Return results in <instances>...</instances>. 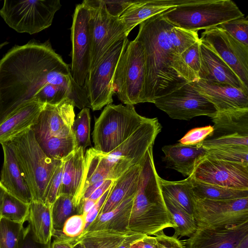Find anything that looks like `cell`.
I'll return each instance as SVG.
<instances>
[{
	"label": "cell",
	"instance_id": "1",
	"mask_svg": "<svg viewBox=\"0 0 248 248\" xmlns=\"http://www.w3.org/2000/svg\"><path fill=\"white\" fill-rule=\"evenodd\" d=\"M48 84L70 93L75 107L90 108L84 86L73 79L71 69L48 41L16 45L0 60V123L27 103Z\"/></svg>",
	"mask_w": 248,
	"mask_h": 248
},
{
	"label": "cell",
	"instance_id": "2",
	"mask_svg": "<svg viewBox=\"0 0 248 248\" xmlns=\"http://www.w3.org/2000/svg\"><path fill=\"white\" fill-rule=\"evenodd\" d=\"M173 25L163 13L152 16L140 24L136 39L144 52L146 78L144 103L155 100L180 88L187 82L176 72L178 56L174 54L169 37Z\"/></svg>",
	"mask_w": 248,
	"mask_h": 248
},
{
	"label": "cell",
	"instance_id": "3",
	"mask_svg": "<svg viewBox=\"0 0 248 248\" xmlns=\"http://www.w3.org/2000/svg\"><path fill=\"white\" fill-rule=\"evenodd\" d=\"M155 165L153 147L141 163L139 186L134 197L128 229L146 235L176 226L166 205Z\"/></svg>",
	"mask_w": 248,
	"mask_h": 248
},
{
	"label": "cell",
	"instance_id": "4",
	"mask_svg": "<svg viewBox=\"0 0 248 248\" xmlns=\"http://www.w3.org/2000/svg\"><path fill=\"white\" fill-rule=\"evenodd\" d=\"M9 141L31 191L32 201L44 202L47 186L62 160L47 156L31 128Z\"/></svg>",
	"mask_w": 248,
	"mask_h": 248
},
{
	"label": "cell",
	"instance_id": "5",
	"mask_svg": "<svg viewBox=\"0 0 248 248\" xmlns=\"http://www.w3.org/2000/svg\"><path fill=\"white\" fill-rule=\"evenodd\" d=\"M173 25L188 31L214 28L244 15L231 0H193L163 13Z\"/></svg>",
	"mask_w": 248,
	"mask_h": 248
},
{
	"label": "cell",
	"instance_id": "6",
	"mask_svg": "<svg viewBox=\"0 0 248 248\" xmlns=\"http://www.w3.org/2000/svg\"><path fill=\"white\" fill-rule=\"evenodd\" d=\"M148 119L139 114L134 105H107L95 119L92 133L93 148L103 154L109 153Z\"/></svg>",
	"mask_w": 248,
	"mask_h": 248
},
{
	"label": "cell",
	"instance_id": "7",
	"mask_svg": "<svg viewBox=\"0 0 248 248\" xmlns=\"http://www.w3.org/2000/svg\"><path fill=\"white\" fill-rule=\"evenodd\" d=\"M146 65L143 47L138 40L129 41L117 66L115 93L125 105L144 103Z\"/></svg>",
	"mask_w": 248,
	"mask_h": 248
},
{
	"label": "cell",
	"instance_id": "8",
	"mask_svg": "<svg viewBox=\"0 0 248 248\" xmlns=\"http://www.w3.org/2000/svg\"><path fill=\"white\" fill-rule=\"evenodd\" d=\"M61 7L59 0H5L0 16L17 32L33 34L50 27Z\"/></svg>",
	"mask_w": 248,
	"mask_h": 248
},
{
	"label": "cell",
	"instance_id": "9",
	"mask_svg": "<svg viewBox=\"0 0 248 248\" xmlns=\"http://www.w3.org/2000/svg\"><path fill=\"white\" fill-rule=\"evenodd\" d=\"M161 129L157 118H149L118 147L104 154L111 170L110 179L116 180L129 168L142 162Z\"/></svg>",
	"mask_w": 248,
	"mask_h": 248
},
{
	"label": "cell",
	"instance_id": "10",
	"mask_svg": "<svg viewBox=\"0 0 248 248\" xmlns=\"http://www.w3.org/2000/svg\"><path fill=\"white\" fill-rule=\"evenodd\" d=\"M129 41L127 37L116 43L89 72L84 86L93 110H100L113 102L115 71Z\"/></svg>",
	"mask_w": 248,
	"mask_h": 248
},
{
	"label": "cell",
	"instance_id": "11",
	"mask_svg": "<svg viewBox=\"0 0 248 248\" xmlns=\"http://www.w3.org/2000/svg\"><path fill=\"white\" fill-rule=\"evenodd\" d=\"M90 12L92 36L91 63L89 71L117 42L127 37L125 27L119 17L107 12L103 0H85Z\"/></svg>",
	"mask_w": 248,
	"mask_h": 248
},
{
	"label": "cell",
	"instance_id": "12",
	"mask_svg": "<svg viewBox=\"0 0 248 248\" xmlns=\"http://www.w3.org/2000/svg\"><path fill=\"white\" fill-rule=\"evenodd\" d=\"M194 218L198 227L214 228L248 221V197L226 200L195 199Z\"/></svg>",
	"mask_w": 248,
	"mask_h": 248
},
{
	"label": "cell",
	"instance_id": "13",
	"mask_svg": "<svg viewBox=\"0 0 248 248\" xmlns=\"http://www.w3.org/2000/svg\"><path fill=\"white\" fill-rule=\"evenodd\" d=\"M71 31V74L76 83L83 87L91 66L92 45L90 12L83 1L75 8Z\"/></svg>",
	"mask_w": 248,
	"mask_h": 248
},
{
	"label": "cell",
	"instance_id": "14",
	"mask_svg": "<svg viewBox=\"0 0 248 248\" xmlns=\"http://www.w3.org/2000/svg\"><path fill=\"white\" fill-rule=\"evenodd\" d=\"M200 40L233 71L248 90V46L218 27L205 30Z\"/></svg>",
	"mask_w": 248,
	"mask_h": 248
},
{
	"label": "cell",
	"instance_id": "15",
	"mask_svg": "<svg viewBox=\"0 0 248 248\" xmlns=\"http://www.w3.org/2000/svg\"><path fill=\"white\" fill-rule=\"evenodd\" d=\"M154 104L173 119L189 120L199 116L211 118L217 112L214 105L201 95L191 82L156 98Z\"/></svg>",
	"mask_w": 248,
	"mask_h": 248
},
{
	"label": "cell",
	"instance_id": "16",
	"mask_svg": "<svg viewBox=\"0 0 248 248\" xmlns=\"http://www.w3.org/2000/svg\"><path fill=\"white\" fill-rule=\"evenodd\" d=\"M193 177L221 186L248 189V165L205 156L196 167Z\"/></svg>",
	"mask_w": 248,
	"mask_h": 248
},
{
	"label": "cell",
	"instance_id": "17",
	"mask_svg": "<svg viewBox=\"0 0 248 248\" xmlns=\"http://www.w3.org/2000/svg\"><path fill=\"white\" fill-rule=\"evenodd\" d=\"M75 105L67 98L57 105L45 104L37 121L31 128L37 140L50 138H66L73 135Z\"/></svg>",
	"mask_w": 248,
	"mask_h": 248
},
{
	"label": "cell",
	"instance_id": "18",
	"mask_svg": "<svg viewBox=\"0 0 248 248\" xmlns=\"http://www.w3.org/2000/svg\"><path fill=\"white\" fill-rule=\"evenodd\" d=\"M186 248H248V221L235 225L198 227Z\"/></svg>",
	"mask_w": 248,
	"mask_h": 248
},
{
	"label": "cell",
	"instance_id": "19",
	"mask_svg": "<svg viewBox=\"0 0 248 248\" xmlns=\"http://www.w3.org/2000/svg\"><path fill=\"white\" fill-rule=\"evenodd\" d=\"M194 88L211 103L217 112L248 108V92L231 85L199 79Z\"/></svg>",
	"mask_w": 248,
	"mask_h": 248
},
{
	"label": "cell",
	"instance_id": "20",
	"mask_svg": "<svg viewBox=\"0 0 248 248\" xmlns=\"http://www.w3.org/2000/svg\"><path fill=\"white\" fill-rule=\"evenodd\" d=\"M1 145L4 159L0 184L6 191L30 204L32 201V195L11 145L9 141Z\"/></svg>",
	"mask_w": 248,
	"mask_h": 248
},
{
	"label": "cell",
	"instance_id": "21",
	"mask_svg": "<svg viewBox=\"0 0 248 248\" xmlns=\"http://www.w3.org/2000/svg\"><path fill=\"white\" fill-rule=\"evenodd\" d=\"M162 151L166 168L187 177L193 173L197 165L207 155V150L197 144L184 145L180 142L165 145Z\"/></svg>",
	"mask_w": 248,
	"mask_h": 248
},
{
	"label": "cell",
	"instance_id": "22",
	"mask_svg": "<svg viewBox=\"0 0 248 248\" xmlns=\"http://www.w3.org/2000/svg\"><path fill=\"white\" fill-rule=\"evenodd\" d=\"M200 54L199 79L229 84L248 92L233 71L201 41Z\"/></svg>",
	"mask_w": 248,
	"mask_h": 248
},
{
	"label": "cell",
	"instance_id": "23",
	"mask_svg": "<svg viewBox=\"0 0 248 248\" xmlns=\"http://www.w3.org/2000/svg\"><path fill=\"white\" fill-rule=\"evenodd\" d=\"M193 0H135L119 17L127 33L149 18Z\"/></svg>",
	"mask_w": 248,
	"mask_h": 248
},
{
	"label": "cell",
	"instance_id": "24",
	"mask_svg": "<svg viewBox=\"0 0 248 248\" xmlns=\"http://www.w3.org/2000/svg\"><path fill=\"white\" fill-rule=\"evenodd\" d=\"M211 118L213 131L206 138L248 137V108L217 112Z\"/></svg>",
	"mask_w": 248,
	"mask_h": 248
},
{
	"label": "cell",
	"instance_id": "25",
	"mask_svg": "<svg viewBox=\"0 0 248 248\" xmlns=\"http://www.w3.org/2000/svg\"><path fill=\"white\" fill-rule=\"evenodd\" d=\"M44 105L34 100L30 102L0 123V144L31 128L37 121Z\"/></svg>",
	"mask_w": 248,
	"mask_h": 248
},
{
	"label": "cell",
	"instance_id": "26",
	"mask_svg": "<svg viewBox=\"0 0 248 248\" xmlns=\"http://www.w3.org/2000/svg\"><path fill=\"white\" fill-rule=\"evenodd\" d=\"M142 162L129 168L114 181L98 215L112 210L124 201L135 196L139 186Z\"/></svg>",
	"mask_w": 248,
	"mask_h": 248
},
{
	"label": "cell",
	"instance_id": "27",
	"mask_svg": "<svg viewBox=\"0 0 248 248\" xmlns=\"http://www.w3.org/2000/svg\"><path fill=\"white\" fill-rule=\"evenodd\" d=\"M84 154L82 148L79 147L63 159V169L59 195L64 194L73 197L76 206L84 176Z\"/></svg>",
	"mask_w": 248,
	"mask_h": 248
},
{
	"label": "cell",
	"instance_id": "28",
	"mask_svg": "<svg viewBox=\"0 0 248 248\" xmlns=\"http://www.w3.org/2000/svg\"><path fill=\"white\" fill-rule=\"evenodd\" d=\"M134 197L124 201L109 212L98 215L85 229L84 233L101 230L130 232L128 226Z\"/></svg>",
	"mask_w": 248,
	"mask_h": 248
},
{
	"label": "cell",
	"instance_id": "29",
	"mask_svg": "<svg viewBox=\"0 0 248 248\" xmlns=\"http://www.w3.org/2000/svg\"><path fill=\"white\" fill-rule=\"evenodd\" d=\"M27 221L31 227L36 241L46 244L51 241L53 232L51 205L32 201L30 204Z\"/></svg>",
	"mask_w": 248,
	"mask_h": 248
},
{
	"label": "cell",
	"instance_id": "30",
	"mask_svg": "<svg viewBox=\"0 0 248 248\" xmlns=\"http://www.w3.org/2000/svg\"><path fill=\"white\" fill-rule=\"evenodd\" d=\"M103 155L93 147L88 149L84 154V172L81 190L76 202L78 209L80 197L86 188L97 182L110 179L111 170Z\"/></svg>",
	"mask_w": 248,
	"mask_h": 248
},
{
	"label": "cell",
	"instance_id": "31",
	"mask_svg": "<svg viewBox=\"0 0 248 248\" xmlns=\"http://www.w3.org/2000/svg\"><path fill=\"white\" fill-rule=\"evenodd\" d=\"M192 174L185 179L176 181L166 180L160 177L159 183L163 194L193 216L195 198L192 188Z\"/></svg>",
	"mask_w": 248,
	"mask_h": 248
},
{
	"label": "cell",
	"instance_id": "32",
	"mask_svg": "<svg viewBox=\"0 0 248 248\" xmlns=\"http://www.w3.org/2000/svg\"><path fill=\"white\" fill-rule=\"evenodd\" d=\"M195 199L226 200L248 197V189L228 188L192 179Z\"/></svg>",
	"mask_w": 248,
	"mask_h": 248
},
{
	"label": "cell",
	"instance_id": "33",
	"mask_svg": "<svg viewBox=\"0 0 248 248\" xmlns=\"http://www.w3.org/2000/svg\"><path fill=\"white\" fill-rule=\"evenodd\" d=\"M131 231L124 232L101 230L86 232L76 241H80L85 248H117Z\"/></svg>",
	"mask_w": 248,
	"mask_h": 248
},
{
	"label": "cell",
	"instance_id": "34",
	"mask_svg": "<svg viewBox=\"0 0 248 248\" xmlns=\"http://www.w3.org/2000/svg\"><path fill=\"white\" fill-rule=\"evenodd\" d=\"M200 44V40L194 43L179 55L177 60L175 70L187 82H193L199 79Z\"/></svg>",
	"mask_w": 248,
	"mask_h": 248
},
{
	"label": "cell",
	"instance_id": "35",
	"mask_svg": "<svg viewBox=\"0 0 248 248\" xmlns=\"http://www.w3.org/2000/svg\"><path fill=\"white\" fill-rule=\"evenodd\" d=\"M163 194V193H162ZM164 199L176 227L173 236L190 237L198 226L193 216L189 214L174 201L163 194Z\"/></svg>",
	"mask_w": 248,
	"mask_h": 248
},
{
	"label": "cell",
	"instance_id": "36",
	"mask_svg": "<svg viewBox=\"0 0 248 248\" xmlns=\"http://www.w3.org/2000/svg\"><path fill=\"white\" fill-rule=\"evenodd\" d=\"M73 199L71 196L60 194L51 204L52 236L61 232L64 223L69 217L79 214Z\"/></svg>",
	"mask_w": 248,
	"mask_h": 248
},
{
	"label": "cell",
	"instance_id": "37",
	"mask_svg": "<svg viewBox=\"0 0 248 248\" xmlns=\"http://www.w3.org/2000/svg\"><path fill=\"white\" fill-rule=\"evenodd\" d=\"M37 142L47 156L57 160H63L76 147L74 135L66 138H50Z\"/></svg>",
	"mask_w": 248,
	"mask_h": 248
},
{
	"label": "cell",
	"instance_id": "38",
	"mask_svg": "<svg viewBox=\"0 0 248 248\" xmlns=\"http://www.w3.org/2000/svg\"><path fill=\"white\" fill-rule=\"evenodd\" d=\"M30 204L24 202L5 191L0 208V218L21 224L27 221Z\"/></svg>",
	"mask_w": 248,
	"mask_h": 248
},
{
	"label": "cell",
	"instance_id": "39",
	"mask_svg": "<svg viewBox=\"0 0 248 248\" xmlns=\"http://www.w3.org/2000/svg\"><path fill=\"white\" fill-rule=\"evenodd\" d=\"M91 117L88 108H84L75 117L71 129L74 135L76 149L82 147L84 152L87 147L91 146L90 140Z\"/></svg>",
	"mask_w": 248,
	"mask_h": 248
},
{
	"label": "cell",
	"instance_id": "40",
	"mask_svg": "<svg viewBox=\"0 0 248 248\" xmlns=\"http://www.w3.org/2000/svg\"><path fill=\"white\" fill-rule=\"evenodd\" d=\"M207 150L206 156L226 161L248 165V147L233 145Z\"/></svg>",
	"mask_w": 248,
	"mask_h": 248
},
{
	"label": "cell",
	"instance_id": "41",
	"mask_svg": "<svg viewBox=\"0 0 248 248\" xmlns=\"http://www.w3.org/2000/svg\"><path fill=\"white\" fill-rule=\"evenodd\" d=\"M23 224L0 218V248H18Z\"/></svg>",
	"mask_w": 248,
	"mask_h": 248
},
{
	"label": "cell",
	"instance_id": "42",
	"mask_svg": "<svg viewBox=\"0 0 248 248\" xmlns=\"http://www.w3.org/2000/svg\"><path fill=\"white\" fill-rule=\"evenodd\" d=\"M169 37L172 49L178 56L200 40L198 31L186 30L174 25L170 30Z\"/></svg>",
	"mask_w": 248,
	"mask_h": 248
},
{
	"label": "cell",
	"instance_id": "43",
	"mask_svg": "<svg viewBox=\"0 0 248 248\" xmlns=\"http://www.w3.org/2000/svg\"><path fill=\"white\" fill-rule=\"evenodd\" d=\"M67 98L71 100L70 93L67 89L60 85L48 84L36 94L34 100L44 104L55 105Z\"/></svg>",
	"mask_w": 248,
	"mask_h": 248
},
{
	"label": "cell",
	"instance_id": "44",
	"mask_svg": "<svg viewBox=\"0 0 248 248\" xmlns=\"http://www.w3.org/2000/svg\"><path fill=\"white\" fill-rule=\"evenodd\" d=\"M86 227V215H74L65 222L61 232L54 236L64 237L72 241H75L84 233Z\"/></svg>",
	"mask_w": 248,
	"mask_h": 248
},
{
	"label": "cell",
	"instance_id": "45",
	"mask_svg": "<svg viewBox=\"0 0 248 248\" xmlns=\"http://www.w3.org/2000/svg\"><path fill=\"white\" fill-rule=\"evenodd\" d=\"M229 33L237 41L248 46V20L242 16L224 22L217 26Z\"/></svg>",
	"mask_w": 248,
	"mask_h": 248
},
{
	"label": "cell",
	"instance_id": "46",
	"mask_svg": "<svg viewBox=\"0 0 248 248\" xmlns=\"http://www.w3.org/2000/svg\"><path fill=\"white\" fill-rule=\"evenodd\" d=\"M63 162L62 160L56 167L46 190L44 202L50 205L55 202L59 196L62 182Z\"/></svg>",
	"mask_w": 248,
	"mask_h": 248
},
{
	"label": "cell",
	"instance_id": "47",
	"mask_svg": "<svg viewBox=\"0 0 248 248\" xmlns=\"http://www.w3.org/2000/svg\"><path fill=\"white\" fill-rule=\"evenodd\" d=\"M213 131V126L195 128L189 130L179 140V142L184 145H196L202 142Z\"/></svg>",
	"mask_w": 248,
	"mask_h": 248
},
{
	"label": "cell",
	"instance_id": "48",
	"mask_svg": "<svg viewBox=\"0 0 248 248\" xmlns=\"http://www.w3.org/2000/svg\"><path fill=\"white\" fill-rule=\"evenodd\" d=\"M51 241L46 244L36 241L34 237L30 224L24 228L20 238L18 248H50Z\"/></svg>",
	"mask_w": 248,
	"mask_h": 248
},
{
	"label": "cell",
	"instance_id": "49",
	"mask_svg": "<svg viewBox=\"0 0 248 248\" xmlns=\"http://www.w3.org/2000/svg\"><path fill=\"white\" fill-rule=\"evenodd\" d=\"M108 13L111 16L120 17L135 0H103Z\"/></svg>",
	"mask_w": 248,
	"mask_h": 248
},
{
	"label": "cell",
	"instance_id": "50",
	"mask_svg": "<svg viewBox=\"0 0 248 248\" xmlns=\"http://www.w3.org/2000/svg\"><path fill=\"white\" fill-rule=\"evenodd\" d=\"M157 248H186L183 243L174 236L166 235L163 231L155 234Z\"/></svg>",
	"mask_w": 248,
	"mask_h": 248
},
{
	"label": "cell",
	"instance_id": "51",
	"mask_svg": "<svg viewBox=\"0 0 248 248\" xmlns=\"http://www.w3.org/2000/svg\"><path fill=\"white\" fill-rule=\"evenodd\" d=\"M111 186L104 193V194L96 202L95 205L86 215V229L98 216L109 193Z\"/></svg>",
	"mask_w": 248,
	"mask_h": 248
},
{
	"label": "cell",
	"instance_id": "52",
	"mask_svg": "<svg viewBox=\"0 0 248 248\" xmlns=\"http://www.w3.org/2000/svg\"><path fill=\"white\" fill-rule=\"evenodd\" d=\"M114 181L107 179L88 198L97 202L104 193L112 186Z\"/></svg>",
	"mask_w": 248,
	"mask_h": 248
},
{
	"label": "cell",
	"instance_id": "53",
	"mask_svg": "<svg viewBox=\"0 0 248 248\" xmlns=\"http://www.w3.org/2000/svg\"><path fill=\"white\" fill-rule=\"evenodd\" d=\"M145 234L131 232L128 234L117 248H130L134 242L144 237Z\"/></svg>",
	"mask_w": 248,
	"mask_h": 248
},
{
	"label": "cell",
	"instance_id": "54",
	"mask_svg": "<svg viewBox=\"0 0 248 248\" xmlns=\"http://www.w3.org/2000/svg\"><path fill=\"white\" fill-rule=\"evenodd\" d=\"M73 243L64 237H57L51 243L50 248H72Z\"/></svg>",
	"mask_w": 248,
	"mask_h": 248
},
{
	"label": "cell",
	"instance_id": "55",
	"mask_svg": "<svg viewBox=\"0 0 248 248\" xmlns=\"http://www.w3.org/2000/svg\"><path fill=\"white\" fill-rule=\"evenodd\" d=\"M130 248H145L142 243L141 238L132 243Z\"/></svg>",
	"mask_w": 248,
	"mask_h": 248
},
{
	"label": "cell",
	"instance_id": "56",
	"mask_svg": "<svg viewBox=\"0 0 248 248\" xmlns=\"http://www.w3.org/2000/svg\"><path fill=\"white\" fill-rule=\"evenodd\" d=\"M72 243L73 244L72 248H85L83 244L79 241H76Z\"/></svg>",
	"mask_w": 248,
	"mask_h": 248
},
{
	"label": "cell",
	"instance_id": "57",
	"mask_svg": "<svg viewBox=\"0 0 248 248\" xmlns=\"http://www.w3.org/2000/svg\"><path fill=\"white\" fill-rule=\"evenodd\" d=\"M5 192V190L0 184V208L2 202V198Z\"/></svg>",
	"mask_w": 248,
	"mask_h": 248
},
{
	"label": "cell",
	"instance_id": "58",
	"mask_svg": "<svg viewBox=\"0 0 248 248\" xmlns=\"http://www.w3.org/2000/svg\"><path fill=\"white\" fill-rule=\"evenodd\" d=\"M8 44V42H3L2 43H0V49L3 47L4 46H6V45H7Z\"/></svg>",
	"mask_w": 248,
	"mask_h": 248
}]
</instances>
